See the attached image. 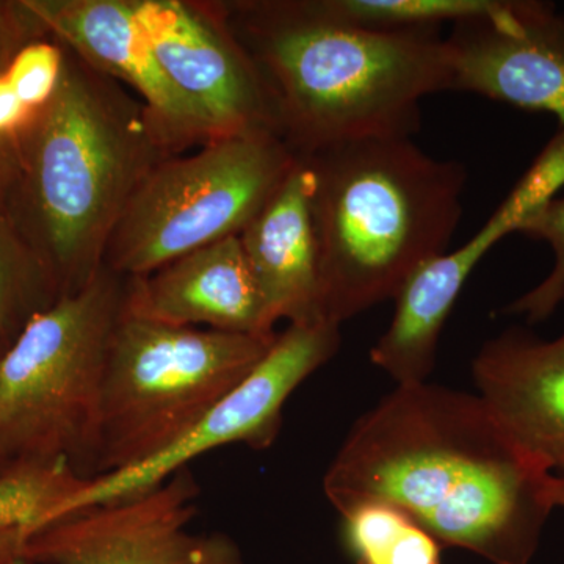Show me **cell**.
<instances>
[{"instance_id":"1","label":"cell","mask_w":564,"mask_h":564,"mask_svg":"<svg viewBox=\"0 0 564 564\" xmlns=\"http://www.w3.org/2000/svg\"><path fill=\"white\" fill-rule=\"evenodd\" d=\"M552 478L477 392L425 381L395 386L352 423L323 491L337 513L380 500L443 547L530 564L555 510Z\"/></svg>"},{"instance_id":"2","label":"cell","mask_w":564,"mask_h":564,"mask_svg":"<svg viewBox=\"0 0 564 564\" xmlns=\"http://www.w3.org/2000/svg\"><path fill=\"white\" fill-rule=\"evenodd\" d=\"M261 74L278 135L296 158L351 141L413 137L421 104L451 91L441 29L373 31L315 0L209 2Z\"/></svg>"},{"instance_id":"3","label":"cell","mask_w":564,"mask_h":564,"mask_svg":"<svg viewBox=\"0 0 564 564\" xmlns=\"http://www.w3.org/2000/svg\"><path fill=\"white\" fill-rule=\"evenodd\" d=\"M63 52L57 91L21 135L29 139L35 252L61 299L101 272L133 193L159 163L177 155L139 96L68 47Z\"/></svg>"},{"instance_id":"4","label":"cell","mask_w":564,"mask_h":564,"mask_svg":"<svg viewBox=\"0 0 564 564\" xmlns=\"http://www.w3.org/2000/svg\"><path fill=\"white\" fill-rule=\"evenodd\" d=\"M315 173L313 220L323 321L343 325L395 300L447 252L467 174L410 137L351 141L302 158Z\"/></svg>"},{"instance_id":"5","label":"cell","mask_w":564,"mask_h":564,"mask_svg":"<svg viewBox=\"0 0 564 564\" xmlns=\"http://www.w3.org/2000/svg\"><path fill=\"white\" fill-rule=\"evenodd\" d=\"M128 278L102 267L82 291L33 315L0 358V474L65 462L90 480L104 370Z\"/></svg>"},{"instance_id":"6","label":"cell","mask_w":564,"mask_h":564,"mask_svg":"<svg viewBox=\"0 0 564 564\" xmlns=\"http://www.w3.org/2000/svg\"><path fill=\"white\" fill-rule=\"evenodd\" d=\"M276 336L122 314L104 370L93 478L131 469L172 447L261 362Z\"/></svg>"},{"instance_id":"7","label":"cell","mask_w":564,"mask_h":564,"mask_svg":"<svg viewBox=\"0 0 564 564\" xmlns=\"http://www.w3.org/2000/svg\"><path fill=\"white\" fill-rule=\"evenodd\" d=\"M272 132L207 141L193 154L159 163L111 234L104 267L147 276L182 256L240 236L295 166Z\"/></svg>"},{"instance_id":"8","label":"cell","mask_w":564,"mask_h":564,"mask_svg":"<svg viewBox=\"0 0 564 564\" xmlns=\"http://www.w3.org/2000/svg\"><path fill=\"white\" fill-rule=\"evenodd\" d=\"M340 348V325L317 321L289 325L261 362L221 397L195 426L162 454L131 469L101 475L82 485L62 505L63 516L126 499L155 488L174 474L187 469L199 456L231 444L269 448L276 441L285 403ZM52 521V522H54Z\"/></svg>"},{"instance_id":"9","label":"cell","mask_w":564,"mask_h":564,"mask_svg":"<svg viewBox=\"0 0 564 564\" xmlns=\"http://www.w3.org/2000/svg\"><path fill=\"white\" fill-rule=\"evenodd\" d=\"M199 486L182 469L150 491L84 508L28 534L32 564H245L225 533H195Z\"/></svg>"},{"instance_id":"10","label":"cell","mask_w":564,"mask_h":564,"mask_svg":"<svg viewBox=\"0 0 564 564\" xmlns=\"http://www.w3.org/2000/svg\"><path fill=\"white\" fill-rule=\"evenodd\" d=\"M564 187V128L463 247L423 265L395 302L391 325L370 350V361L397 386L425 383L436 364L445 322L475 267L497 242L518 232L529 215Z\"/></svg>"},{"instance_id":"11","label":"cell","mask_w":564,"mask_h":564,"mask_svg":"<svg viewBox=\"0 0 564 564\" xmlns=\"http://www.w3.org/2000/svg\"><path fill=\"white\" fill-rule=\"evenodd\" d=\"M133 7L155 61L212 140L256 132L278 135L261 74L209 2L133 0Z\"/></svg>"},{"instance_id":"12","label":"cell","mask_w":564,"mask_h":564,"mask_svg":"<svg viewBox=\"0 0 564 564\" xmlns=\"http://www.w3.org/2000/svg\"><path fill=\"white\" fill-rule=\"evenodd\" d=\"M454 91L555 115L564 128V14L513 0L499 20L463 22L447 36Z\"/></svg>"},{"instance_id":"13","label":"cell","mask_w":564,"mask_h":564,"mask_svg":"<svg viewBox=\"0 0 564 564\" xmlns=\"http://www.w3.org/2000/svg\"><path fill=\"white\" fill-rule=\"evenodd\" d=\"M24 6L57 43L139 96L177 154L212 140L155 61L133 0H25Z\"/></svg>"},{"instance_id":"14","label":"cell","mask_w":564,"mask_h":564,"mask_svg":"<svg viewBox=\"0 0 564 564\" xmlns=\"http://www.w3.org/2000/svg\"><path fill=\"white\" fill-rule=\"evenodd\" d=\"M124 313L163 325L278 334L239 236L188 252L147 276L128 278Z\"/></svg>"},{"instance_id":"15","label":"cell","mask_w":564,"mask_h":564,"mask_svg":"<svg viewBox=\"0 0 564 564\" xmlns=\"http://www.w3.org/2000/svg\"><path fill=\"white\" fill-rule=\"evenodd\" d=\"M473 377L516 443L564 478V333L545 340L524 328L507 329L477 352Z\"/></svg>"},{"instance_id":"16","label":"cell","mask_w":564,"mask_h":564,"mask_svg":"<svg viewBox=\"0 0 564 564\" xmlns=\"http://www.w3.org/2000/svg\"><path fill=\"white\" fill-rule=\"evenodd\" d=\"M314 191L313 166L299 158L273 198L239 236L276 323L282 318L289 325L323 321Z\"/></svg>"},{"instance_id":"17","label":"cell","mask_w":564,"mask_h":564,"mask_svg":"<svg viewBox=\"0 0 564 564\" xmlns=\"http://www.w3.org/2000/svg\"><path fill=\"white\" fill-rule=\"evenodd\" d=\"M339 514L352 564H443V545L395 505L366 500Z\"/></svg>"},{"instance_id":"18","label":"cell","mask_w":564,"mask_h":564,"mask_svg":"<svg viewBox=\"0 0 564 564\" xmlns=\"http://www.w3.org/2000/svg\"><path fill=\"white\" fill-rule=\"evenodd\" d=\"M318 10L333 20L373 29L413 31L441 29L481 20H499L511 0H315Z\"/></svg>"},{"instance_id":"19","label":"cell","mask_w":564,"mask_h":564,"mask_svg":"<svg viewBox=\"0 0 564 564\" xmlns=\"http://www.w3.org/2000/svg\"><path fill=\"white\" fill-rule=\"evenodd\" d=\"M87 478L65 462L14 464L0 474V533L29 534L51 524L63 503Z\"/></svg>"},{"instance_id":"20","label":"cell","mask_w":564,"mask_h":564,"mask_svg":"<svg viewBox=\"0 0 564 564\" xmlns=\"http://www.w3.org/2000/svg\"><path fill=\"white\" fill-rule=\"evenodd\" d=\"M57 288L46 267L0 221V340L18 339L33 315L57 300Z\"/></svg>"},{"instance_id":"21","label":"cell","mask_w":564,"mask_h":564,"mask_svg":"<svg viewBox=\"0 0 564 564\" xmlns=\"http://www.w3.org/2000/svg\"><path fill=\"white\" fill-rule=\"evenodd\" d=\"M518 232L547 243L554 252V265L547 276L500 311L502 314L522 315L534 325L547 321L564 303V196H555L534 210Z\"/></svg>"},{"instance_id":"22","label":"cell","mask_w":564,"mask_h":564,"mask_svg":"<svg viewBox=\"0 0 564 564\" xmlns=\"http://www.w3.org/2000/svg\"><path fill=\"white\" fill-rule=\"evenodd\" d=\"M65 52L61 43L31 41L10 62L6 77L21 101L39 110L51 101L61 84Z\"/></svg>"},{"instance_id":"23","label":"cell","mask_w":564,"mask_h":564,"mask_svg":"<svg viewBox=\"0 0 564 564\" xmlns=\"http://www.w3.org/2000/svg\"><path fill=\"white\" fill-rule=\"evenodd\" d=\"M44 32L40 22L25 9L24 2L0 3V74L6 73L10 62L25 46V39Z\"/></svg>"},{"instance_id":"24","label":"cell","mask_w":564,"mask_h":564,"mask_svg":"<svg viewBox=\"0 0 564 564\" xmlns=\"http://www.w3.org/2000/svg\"><path fill=\"white\" fill-rule=\"evenodd\" d=\"M36 110L29 109L0 74V143H14L29 128Z\"/></svg>"},{"instance_id":"25","label":"cell","mask_w":564,"mask_h":564,"mask_svg":"<svg viewBox=\"0 0 564 564\" xmlns=\"http://www.w3.org/2000/svg\"><path fill=\"white\" fill-rule=\"evenodd\" d=\"M28 532L24 530H9L0 533V562L14 554H20Z\"/></svg>"},{"instance_id":"26","label":"cell","mask_w":564,"mask_h":564,"mask_svg":"<svg viewBox=\"0 0 564 564\" xmlns=\"http://www.w3.org/2000/svg\"><path fill=\"white\" fill-rule=\"evenodd\" d=\"M552 502H554L555 510H564V478H552Z\"/></svg>"},{"instance_id":"27","label":"cell","mask_w":564,"mask_h":564,"mask_svg":"<svg viewBox=\"0 0 564 564\" xmlns=\"http://www.w3.org/2000/svg\"><path fill=\"white\" fill-rule=\"evenodd\" d=\"M7 170H9V158H6V144L0 143V187H2Z\"/></svg>"},{"instance_id":"28","label":"cell","mask_w":564,"mask_h":564,"mask_svg":"<svg viewBox=\"0 0 564 564\" xmlns=\"http://www.w3.org/2000/svg\"><path fill=\"white\" fill-rule=\"evenodd\" d=\"M0 564H32L29 562L28 558H24V556L20 554H14L9 556V558L3 560V562H0Z\"/></svg>"}]
</instances>
